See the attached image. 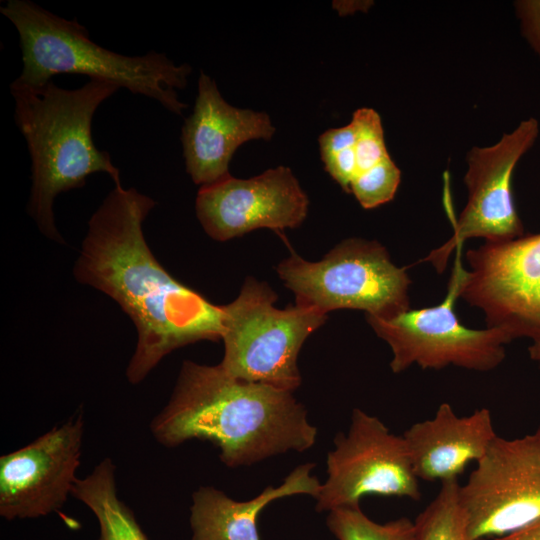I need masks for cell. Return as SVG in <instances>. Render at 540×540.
Here are the masks:
<instances>
[{
	"instance_id": "obj_1",
	"label": "cell",
	"mask_w": 540,
	"mask_h": 540,
	"mask_svg": "<svg viewBox=\"0 0 540 540\" xmlns=\"http://www.w3.org/2000/svg\"><path fill=\"white\" fill-rule=\"evenodd\" d=\"M156 202L135 188L114 187L88 222L75 279L117 302L137 330L126 369L142 382L172 351L222 336V306L170 275L146 243L143 222Z\"/></svg>"
},
{
	"instance_id": "obj_2",
	"label": "cell",
	"mask_w": 540,
	"mask_h": 540,
	"mask_svg": "<svg viewBox=\"0 0 540 540\" xmlns=\"http://www.w3.org/2000/svg\"><path fill=\"white\" fill-rule=\"evenodd\" d=\"M150 430L169 448L192 439L209 441L231 468L290 450L303 452L317 437L293 392L237 379L220 364L190 360L182 363L172 395Z\"/></svg>"
},
{
	"instance_id": "obj_3",
	"label": "cell",
	"mask_w": 540,
	"mask_h": 540,
	"mask_svg": "<svg viewBox=\"0 0 540 540\" xmlns=\"http://www.w3.org/2000/svg\"><path fill=\"white\" fill-rule=\"evenodd\" d=\"M120 87L110 81L89 79L77 89L13 81L14 118L31 157L32 187L28 213L49 239L64 243L58 232L53 204L62 192L85 185L94 173H105L121 187L120 171L110 154L99 150L92 138L97 108Z\"/></svg>"
},
{
	"instance_id": "obj_4",
	"label": "cell",
	"mask_w": 540,
	"mask_h": 540,
	"mask_svg": "<svg viewBox=\"0 0 540 540\" xmlns=\"http://www.w3.org/2000/svg\"><path fill=\"white\" fill-rule=\"evenodd\" d=\"M0 12L19 35L23 69L15 81L42 85L57 74H81L156 100L176 115L187 107L176 89L187 85L188 64L176 65L155 51L125 56L107 50L93 42L76 19L67 20L29 0H8Z\"/></svg>"
},
{
	"instance_id": "obj_5",
	"label": "cell",
	"mask_w": 540,
	"mask_h": 540,
	"mask_svg": "<svg viewBox=\"0 0 540 540\" xmlns=\"http://www.w3.org/2000/svg\"><path fill=\"white\" fill-rule=\"evenodd\" d=\"M276 300L268 284L248 277L237 298L222 305L220 366L237 379L293 392L301 384L300 349L327 314L299 304L279 309Z\"/></svg>"
},
{
	"instance_id": "obj_6",
	"label": "cell",
	"mask_w": 540,
	"mask_h": 540,
	"mask_svg": "<svg viewBox=\"0 0 540 540\" xmlns=\"http://www.w3.org/2000/svg\"><path fill=\"white\" fill-rule=\"evenodd\" d=\"M296 304L325 314L339 309L363 310L366 316L389 318L410 309L411 280L377 241L348 238L321 260L292 252L276 269Z\"/></svg>"
},
{
	"instance_id": "obj_7",
	"label": "cell",
	"mask_w": 540,
	"mask_h": 540,
	"mask_svg": "<svg viewBox=\"0 0 540 540\" xmlns=\"http://www.w3.org/2000/svg\"><path fill=\"white\" fill-rule=\"evenodd\" d=\"M457 298L458 272L454 265L447 294L440 304L410 308L389 318L366 316L376 335L391 348L393 373H400L413 364L422 369L453 365L489 371L502 363L505 345L513 341V337L499 328L465 327L454 309Z\"/></svg>"
},
{
	"instance_id": "obj_8",
	"label": "cell",
	"mask_w": 540,
	"mask_h": 540,
	"mask_svg": "<svg viewBox=\"0 0 540 540\" xmlns=\"http://www.w3.org/2000/svg\"><path fill=\"white\" fill-rule=\"evenodd\" d=\"M457 249L458 296L480 308L488 328L513 339L540 336V233L485 242L466 252L470 270Z\"/></svg>"
},
{
	"instance_id": "obj_9",
	"label": "cell",
	"mask_w": 540,
	"mask_h": 540,
	"mask_svg": "<svg viewBox=\"0 0 540 540\" xmlns=\"http://www.w3.org/2000/svg\"><path fill=\"white\" fill-rule=\"evenodd\" d=\"M327 455L328 478L316 497L318 512L360 506L365 496L419 500V479L406 442L376 416L352 411L347 434L338 433Z\"/></svg>"
},
{
	"instance_id": "obj_10",
	"label": "cell",
	"mask_w": 540,
	"mask_h": 540,
	"mask_svg": "<svg viewBox=\"0 0 540 540\" xmlns=\"http://www.w3.org/2000/svg\"><path fill=\"white\" fill-rule=\"evenodd\" d=\"M539 136V122L534 117L522 120L498 142L486 147H472L466 156L464 183L468 200L454 233L442 246L424 259L442 273L454 250L471 238L501 242L524 235V227L515 207L512 179L520 159L534 146Z\"/></svg>"
},
{
	"instance_id": "obj_11",
	"label": "cell",
	"mask_w": 540,
	"mask_h": 540,
	"mask_svg": "<svg viewBox=\"0 0 540 540\" xmlns=\"http://www.w3.org/2000/svg\"><path fill=\"white\" fill-rule=\"evenodd\" d=\"M459 497L473 540L501 537L540 520V438L496 436Z\"/></svg>"
},
{
	"instance_id": "obj_12",
	"label": "cell",
	"mask_w": 540,
	"mask_h": 540,
	"mask_svg": "<svg viewBox=\"0 0 540 540\" xmlns=\"http://www.w3.org/2000/svg\"><path fill=\"white\" fill-rule=\"evenodd\" d=\"M79 409L28 445L0 457V515L11 521L62 508L77 479L84 434Z\"/></svg>"
},
{
	"instance_id": "obj_13",
	"label": "cell",
	"mask_w": 540,
	"mask_h": 540,
	"mask_svg": "<svg viewBox=\"0 0 540 540\" xmlns=\"http://www.w3.org/2000/svg\"><path fill=\"white\" fill-rule=\"evenodd\" d=\"M308 205L292 171L278 166L253 178L228 175L202 186L195 209L204 231L214 240L227 241L260 228L276 232L297 228Z\"/></svg>"
},
{
	"instance_id": "obj_14",
	"label": "cell",
	"mask_w": 540,
	"mask_h": 540,
	"mask_svg": "<svg viewBox=\"0 0 540 540\" xmlns=\"http://www.w3.org/2000/svg\"><path fill=\"white\" fill-rule=\"evenodd\" d=\"M274 132L266 113L231 106L201 72L194 110L181 133L186 171L195 184H213L230 175L229 163L241 144L270 140Z\"/></svg>"
},
{
	"instance_id": "obj_15",
	"label": "cell",
	"mask_w": 540,
	"mask_h": 540,
	"mask_svg": "<svg viewBox=\"0 0 540 540\" xmlns=\"http://www.w3.org/2000/svg\"><path fill=\"white\" fill-rule=\"evenodd\" d=\"M327 173L365 209L391 201L401 171L387 151L381 117L372 108H359L351 121L319 137Z\"/></svg>"
},
{
	"instance_id": "obj_16",
	"label": "cell",
	"mask_w": 540,
	"mask_h": 540,
	"mask_svg": "<svg viewBox=\"0 0 540 540\" xmlns=\"http://www.w3.org/2000/svg\"><path fill=\"white\" fill-rule=\"evenodd\" d=\"M496 436L488 408L458 416L447 402L433 418L412 424L402 435L416 477L441 483L458 480L469 463L485 455Z\"/></svg>"
},
{
	"instance_id": "obj_17",
	"label": "cell",
	"mask_w": 540,
	"mask_h": 540,
	"mask_svg": "<svg viewBox=\"0 0 540 540\" xmlns=\"http://www.w3.org/2000/svg\"><path fill=\"white\" fill-rule=\"evenodd\" d=\"M313 463L296 467L277 487L268 486L247 501H235L224 492L205 486L192 495L190 508L191 540H261L257 519L271 502L294 495L316 499L322 484L313 475Z\"/></svg>"
},
{
	"instance_id": "obj_18",
	"label": "cell",
	"mask_w": 540,
	"mask_h": 540,
	"mask_svg": "<svg viewBox=\"0 0 540 540\" xmlns=\"http://www.w3.org/2000/svg\"><path fill=\"white\" fill-rule=\"evenodd\" d=\"M115 473L112 459L105 457L86 477L76 479L71 496L96 517L97 540H148L133 511L118 496Z\"/></svg>"
},
{
	"instance_id": "obj_19",
	"label": "cell",
	"mask_w": 540,
	"mask_h": 540,
	"mask_svg": "<svg viewBox=\"0 0 540 540\" xmlns=\"http://www.w3.org/2000/svg\"><path fill=\"white\" fill-rule=\"evenodd\" d=\"M459 489L458 480L441 483L436 497L414 521L417 540H473Z\"/></svg>"
},
{
	"instance_id": "obj_20",
	"label": "cell",
	"mask_w": 540,
	"mask_h": 540,
	"mask_svg": "<svg viewBox=\"0 0 540 540\" xmlns=\"http://www.w3.org/2000/svg\"><path fill=\"white\" fill-rule=\"evenodd\" d=\"M326 524L338 540H417L414 521L409 518L380 524L364 514L360 506L331 510Z\"/></svg>"
},
{
	"instance_id": "obj_21",
	"label": "cell",
	"mask_w": 540,
	"mask_h": 540,
	"mask_svg": "<svg viewBox=\"0 0 540 540\" xmlns=\"http://www.w3.org/2000/svg\"><path fill=\"white\" fill-rule=\"evenodd\" d=\"M513 5L521 34L540 61V0H516Z\"/></svg>"
},
{
	"instance_id": "obj_22",
	"label": "cell",
	"mask_w": 540,
	"mask_h": 540,
	"mask_svg": "<svg viewBox=\"0 0 540 540\" xmlns=\"http://www.w3.org/2000/svg\"><path fill=\"white\" fill-rule=\"evenodd\" d=\"M486 540H540V520L507 535Z\"/></svg>"
},
{
	"instance_id": "obj_23",
	"label": "cell",
	"mask_w": 540,
	"mask_h": 540,
	"mask_svg": "<svg viewBox=\"0 0 540 540\" xmlns=\"http://www.w3.org/2000/svg\"><path fill=\"white\" fill-rule=\"evenodd\" d=\"M532 344L528 348L530 358L537 362L540 367V336L532 340Z\"/></svg>"
},
{
	"instance_id": "obj_24",
	"label": "cell",
	"mask_w": 540,
	"mask_h": 540,
	"mask_svg": "<svg viewBox=\"0 0 540 540\" xmlns=\"http://www.w3.org/2000/svg\"><path fill=\"white\" fill-rule=\"evenodd\" d=\"M535 435H537L540 438V426L537 428V430L534 432Z\"/></svg>"
}]
</instances>
